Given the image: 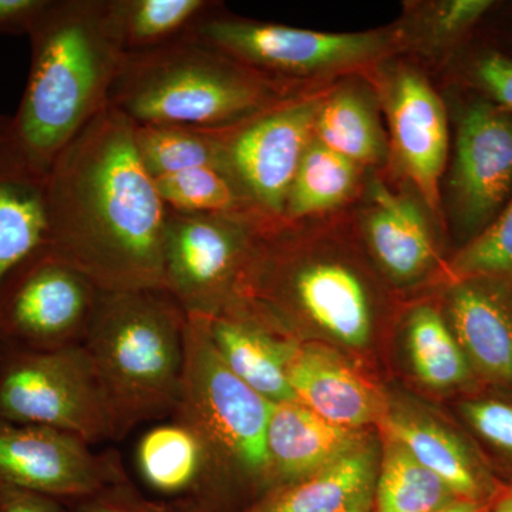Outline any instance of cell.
<instances>
[{
	"label": "cell",
	"instance_id": "obj_1",
	"mask_svg": "<svg viewBox=\"0 0 512 512\" xmlns=\"http://www.w3.org/2000/svg\"><path fill=\"white\" fill-rule=\"evenodd\" d=\"M47 208L49 251L101 292L164 289L168 210L119 111H101L57 157Z\"/></svg>",
	"mask_w": 512,
	"mask_h": 512
},
{
	"label": "cell",
	"instance_id": "obj_2",
	"mask_svg": "<svg viewBox=\"0 0 512 512\" xmlns=\"http://www.w3.org/2000/svg\"><path fill=\"white\" fill-rule=\"evenodd\" d=\"M26 36L28 83L10 119L33 163L49 174L64 148L109 107L124 53L106 0H45Z\"/></svg>",
	"mask_w": 512,
	"mask_h": 512
},
{
	"label": "cell",
	"instance_id": "obj_3",
	"mask_svg": "<svg viewBox=\"0 0 512 512\" xmlns=\"http://www.w3.org/2000/svg\"><path fill=\"white\" fill-rule=\"evenodd\" d=\"M296 94L191 35L124 55L109 106L136 126L211 131L242 123Z\"/></svg>",
	"mask_w": 512,
	"mask_h": 512
},
{
	"label": "cell",
	"instance_id": "obj_4",
	"mask_svg": "<svg viewBox=\"0 0 512 512\" xmlns=\"http://www.w3.org/2000/svg\"><path fill=\"white\" fill-rule=\"evenodd\" d=\"M187 315L165 289L103 292L83 348L116 420L119 440L173 414L180 396Z\"/></svg>",
	"mask_w": 512,
	"mask_h": 512
},
{
	"label": "cell",
	"instance_id": "obj_5",
	"mask_svg": "<svg viewBox=\"0 0 512 512\" xmlns=\"http://www.w3.org/2000/svg\"><path fill=\"white\" fill-rule=\"evenodd\" d=\"M212 9L194 35L248 70L291 92L379 66L407 50L400 26L359 33H329L256 22Z\"/></svg>",
	"mask_w": 512,
	"mask_h": 512
},
{
	"label": "cell",
	"instance_id": "obj_6",
	"mask_svg": "<svg viewBox=\"0 0 512 512\" xmlns=\"http://www.w3.org/2000/svg\"><path fill=\"white\" fill-rule=\"evenodd\" d=\"M274 403L222 362L204 318H187L180 396L173 416L197 431L217 477L271 483L266 433Z\"/></svg>",
	"mask_w": 512,
	"mask_h": 512
},
{
	"label": "cell",
	"instance_id": "obj_7",
	"mask_svg": "<svg viewBox=\"0 0 512 512\" xmlns=\"http://www.w3.org/2000/svg\"><path fill=\"white\" fill-rule=\"evenodd\" d=\"M0 417L67 431L89 444L119 440L83 345L50 352L0 346Z\"/></svg>",
	"mask_w": 512,
	"mask_h": 512
},
{
	"label": "cell",
	"instance_id": "obj_8",
	"mask_svg": "<svg viewBox=\"0 0 512 512\" xmlns=\"http://www.w3.org/2000/svg\"><path fill=\"white\" fill-rule=\"evenodd\" d=\"M266 222L272 221L168 211L163 284L187 318H212L235 301L256 235Z\"/></svg>",
	"mask_w": 512,
	"mask_h": 512
},
{
	"label": "cell",
	"instance_id": "obj_9",
	"mask_svg": "<svg viewBox=\"0 0 512 512\" xmlns=\"http://www.w3.org/2000/svg\"><path fill=\"white\" fill-rule=\"evenodd\" d=\"M101 293L49 248L39 252L0 286V346L50 352L83 345Z\"/></svg>",
	"mask_w": 512,
	"mask_h": 512
},
{
	"label": "cell",
	"instance_id": "obj_10",
	"mask_svg": "<svg viewBox=\"0 0 512 512\" xmlns=\"http://www.w3.org/2000/svg\"><path fill=\"white\" fill-rule=\"evenodd\" d=\"M323 90L279 101L235 126L211 130L235 180L265 220L282 221L286 197L311 143Z\"/></svg>",
	"mask_w": 512,
	"mask_h": 512
},
{
	"label": "cell",
	"instance_id": "obj_11",
	"mask_svg": "<svg viewBox=\"0 0 512 512\" xmlns=\"http://www.w3.org/2000/svg\"><path fill=\"white\" fill-rule=\"evenodd\" d=\"M128 478L119 454L67 431L0 417V487L79 501Z\"/></svg>",
	"mask_w": 512,
	"mask_h": 512
},
{
	"label": "cell",
	"instance_id": "obj_12",
	"mask_svg": "<svg viewBox=\"0 0 512 512\" xmlns=\"http://www.w3.org/2000/svg\"><path fill=\"white\" fill-rule=\"evenodd\" d=\"M512 197V114L488 101L471 103L458 120L448 177L451 221L468 241Z\"/></svg>",
	"mask_w": 512,
	"mask_h": 512
},
{
	"label": "cell",
	"instance_id": "obj_13",
	"mask_svg": "<svg viewBox=\"0 0 512 512\" xmlns=\"http://www.w3.org/2000/svg\"><path fill=\"white\" fill-rule=\"evenodd\" d=\"M380 99L390 130V153L434 217L441 218V177L450 146L446 107L427 77L412 67L389 70Z\"/></svg>",
	"mask_w": 512,
	"mask_h": 512
},
{
	"label": "cell",
	"instance_id": "obj_14",
	"mask_svg": "<svg viewBox=\"0 0 512 512\" xmlns=\"http://www.w3.org/2000/svg\"><path fill=\"white\" fill-rule=\"evenodd\" d=\"M362 195L353 224L380 271L396 285L426 278L439 259L429 214L424 211L429 208L420 197L393 190L377 175L367 181Z\"/></svg>",
	"mask_w": 512,
	"mask_h": 512
},
{
	"label": "cell",
	"instance_id": "obj_15",
	"mask_svg": "<svg viewBox=\"0 0 512 512\" xmlns=\"http://www.w3.org/2000/svg\"><path fill=\"white\" fill-rule=\"evenodd\" d=\"M47 173L0 113V286L20 265L49 248Z\"/></svg>",
	"mask_w": 512,
	"mask_h": 512
},
{
	"label": "cell",
	"instance_id": "obj_16",
	"mask_svg": "<svg viewBox=\"0 0 512 512\" xmlns=\"http://www.w3.org/2000/svg\"><path fill=\"white\" fill-rule=\"evenodd\" d=\"M446 308L448 325L471 367L512 389V282L454 279Z\"/></svg>",
	"mask_w": 512,
	"mask_h": 512
},
{
	"label": "cell",
	"instance_id": "obj_17",
	"mask_svg": "<svg viewBox=\"0 0 512 512\" xmlns=\"http://www.w3.org/2000/svg\"><path fill=\"white\" fill-rule=\"evenodd\" d=\"M212 345L235 376L269 402H296L286 360L293 339L244 302L229 303L224 311L204 318Z\"/></svg>",
	"mask_w": 512,
	"mask_h": 512
},
{
	"label": "cell",
	"instance_id": "obj_18",
	"mask_svg": "<svg viewBox=\"0 0 512 512\" xmlns=\"http://www.w3.org/2000/svg\"><path fill=\"white\" fill-rule=\"evenodd\" d=\"M367 440L365 431L330 423L298 400L274 404L266 433L271 483L278 487L312 476Z\"/></svg>",
	"mask_w": 512,
	"mask_h": 512
},
{
	"label": "cell",
	"instance_id": "obj_19",
	"mask_svg": "<svg viewBox=\"0 0 512 512\" xmlns=\"http://www.w3.org/2000/svg\"><path fill=\"white\" fill-rule=\"evenodd\" d=\"M286 376L298 402L330 423L362 430L383 417L375 390L318 345L292 340Z\"/></svg>",
	"mask_w": 512,
	"mask_h": 512
},
{
	"label": "cell",
	"instance_id": "obj_20",
	"mask_svg": "<svg viewBox=\"0 0 512 512\" xmlns=\"http://www.w3.org/2000/svg\"><path fill=\"white\" fill-rule=\"evenodd\" d=\"M379 456L367 440L312 476L271 488L245 512H372Z\"/></svg>",
	"mask_w": 512,
	"mask_h": 512
},
{
	"label": "cell",
	"instance_id": "obj_21",
	"mask_svg": "<svg viewBox=\"0 0 512 512\" xmlns=\"http://www.w3.org/2000/svg\"><path fill=\"white\" fill-rule=\"evenodd\" d=\"M313 136L365 170L382 167L390 156L375 94L355 80L323 90Z\"/></svg>",
	"mask_w": 512,
	"mask_h": 512
},
{
	"label": "cell",
	"instance_id": "obj_22",
	"mask_svg": "<svg viewBox=\"0 0 512 512\" xmlns=\"http://www.w3.org/2000/svg\"><path fill=\"white\" fill-rule=\"evenodd\" d=\"M137 468L157 493L200 497L217 477L210 451L197 431L175 419L146 431L136 448Z\"/></svg>",
	"mask_w": 512,
	"mask_h": 512
},
{
	"label": "cell",
	"instance_id": "obj_23",
	"mask_svg": "<svg viewBox=\"0 0 512 512\" xmlns=\"http://www.w3.org/2000/svg\"><path fill=\"white\" fill-rule=\"evenodd\" d=\"M365 173L313 136L293 177L282 221L298 224L338 214L362 194Z\"/></svg>",
	"mask_w": 512,
	"mask_h": 512
},
{
	"label": "cell",
	"instance_id": "obj_24",
	"mask_svg": "<svg viewBox=\"0 0 512 512\" xmlns=\"http://www.w3.org/2000/svg\"><path fill=\"white\" fill-rule=\"evenodd\" d=\"M387 437L402 444L421 466L440 477L461 500L477 501L487 490V476L456 434L409 413L383 417Z\"/></svg>",
	"mask_w": 512,
	"mask_h": 512
},
{
	"label": "cell",
	"instance_id": "obj_25",
	"mask_svg": "<svg viewBox=\"0 0 512 512\" xmlns=\"http://www.w3.org/2000/svg\"><path fill=\"white\" fill-rule=\"evenodd\" d=\"M218 3L210 0H106L107 19L124 55L150 52L194 35Z\"/></svg>",
	"mask_w": 512,
	"mask_h": 512
},
{
	"label": "cell",
	"instance_id": "obj_26",
	"mask_svg": "<svg viewBox=\"0 0 512 512\" xmlns=\"http://www.w3.org/2000/svg\"><path fill=\"white\" fill-rule=\"evenodd\" d=\"M153 181L168 211L237 215L265 220L255 210L228 165H191L175 173L153 178Z\"/></svg>",
	"mask_w": 512,
	"mask_h": 512
},
{
	"label": "cell",
	"instance_id": "obj_27",
	"mask_svg": "<svg viewBox=\"0 0 512 512\" xmlns=\"http://www.w3.org/2000/svg\"><path fill=\"white\" fill-rule=\"evenodd\" d=\"M406 342L414 373L427 386L447 390L470 380L473 367L447 320L434 306H414L409 312Z\"/></svg>",
	"mask_w": 512,
	"mask_h": 512
},
{
	"label": "cell",
	"instance_id": "obj_28",
	"mask_svg": "<svg viewBox=\"0 0 512 512\" xmlns=\"http://www.w3.org/2000/svg\"><path fill=\"white\" fill-rule=\"evenodd\" d=\"M461 500L440 477L387 437L377 474L376 512H436Z\"/></svg>",
	"mask_w": 512,
	"mask_h": 512
},
{
	"label": "cell",
	"instance_id": "obj_29",
	"mask_svg": "<svg viewBox=\"0 0 512 512\" xmlns=\"http://www.w3.org/2000/svg\"><path fill=\"white\" fill-rule=\"evenodd\" d=\"M491 0H439L417 3L400 23L407 49L423 55H444L493 8Z\"/></svg>",
	"mask_w": 512,
	"mask_h": 512
},
{
	"label": "cell",
	"instance_id": "obj_30",
	"mask_svg": "<svg viewBox=\"0 0 512 512\" xmlns=\"http://www.w3.org/2000/svg\"><path fill=\"white\" fill-rule=\"evenodd\" d=\"M454 279L494 278L512 282V197L500 214L454 256Z\"/></svg>",
	"mask_w": 512,
	"mask_h": 512
},
{
	"label": "cell",
	"instance_id": "obj_31",
	"mask_svg": "<svg viewBox=\"0 0 512 512\" xmlns=\"http://www.w3.org/2000/svg\"><path fill=\"white\" fill-rule=\"evenodd\" d=\"M460 409L480 437L512 456V404L497 399L468 400Z\"/></svg>",
	"mask_w": 512,
	"mask_h": 512
},
{
	"label": "cell",
	"instance_id": "obj_32",
	"mask_svg": "<svg viewBox=\"0 0 512 512\" xmlns=\"http://www.w3.org/2000/svg\"><path fill=\"white\" fill-rule=\"evenodd\" d=\"M74 503L76 508L72 512H184V508L168 507L147 500L130 481L110 485Z\"/></svg>",
	"mask_w": 512,
	"mask_h": 512
},
{
	"label": "cell",
	"instance_id": "obj_33",
	"mask_svg": "<svg viewBox=\"0 0 512 512\" xmlns=\"http://www.w3.org/2000/svg\"><path fill=\"white\" fill-rule=\"evenodd\" d=\"M474 76L497 106L512 114V59L488 53L474 66Z\"/></svg>",
	"mask_w": 512,
	"mask_h": 512
},
{
	"label": "cell",
	"instance_id": "obj_34",
	"mask_svg": "<svg viewBox=\"0 0 512 512\" xmlns=\"http://www.w3.org/2000/svg\"><path fill=\"white\" fill-rule=\"evenodd\" d=\"M0 512H70L66 503L49 495L0 487Z\"/></svg>",
	"mask_w": 512,
	"mask_h": 512
},
{
	"label": "cell",
	"instance_id": "obj_35",
	"mask_svg": "<svg viewBox=\"0 0 512 512\" xmlns=\"http://www.w3.org/2000/svg\"><path fill=\"white\" fill-rule=\"evenodd\" d=\"M45 0H0V33L26 35Z\"/></svg>",
	"mask_w": 512,
	"mask_h": 512
},
{
	"label": "cell",
	"instance_id": "obj_36",
	"mask_svg": "<svg viewBox=\"0 0 512 512\" xmlns=\"http://www.w3.org/2000/svg\"><path fill=\"white\" fill-rule=\"evenodd\" d=\"M480 511V503L470 500H457L453 504L447 505L446 508L436 512H478Z\"/></svg>",
	"mask_w": 512,
	"mask_h": 512
},
{
	"label": "cell",
	"instance_id": "obj_37",
	"mask_svg": "<svg viewBox=\"0 0 512 512\" xmlns=\"http://www.w3.org/2000/svg\"><path fill=\"white\" fill-rule=\"evenodd\" d=\"M494 512H512L511 498H508V500L505 501V503L501 504L500 507H498V510Z\"/></svg>",
	"mask_w": 512,
	"mask_h": 512
},
{
	"label": "cell",
	"instance_id": "obj_38",
	"mask_svg": "<svg viewBox=\"0 0 512 512\" xmlns=\"http://www.w3.org/2000/svg\"><path fill=\"white\" fill-rule=\"evenodd\" d=\"M184 512H207L202 507H197L194 504H188L187 507H184Z\"/></svg>",
	"mask_w": 512,
	"mask_h": 512
},
{
	"label": "cell",
	"instance_id": "obj_39",
	"mask_svg": "<svg viewBox=\"0 0 512 512\" xmlns=\"http://www.w3.org/2000/svg\"><path fill=\"white\" fill-rule=\"evenodd\" d=\"M511 500H512V497H511Z\"/></svg>",
	"mask_w": 512,
	"mask_h": 512
}]
</instances>
